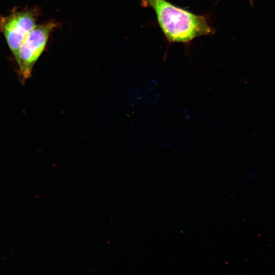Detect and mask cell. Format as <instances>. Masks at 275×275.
<instances>
[{
  "instance_id": "1",
  "label": "cell",
  "mask_w": 275,
  "mask_h": 275,
  "mask_svg": "<svg viewBox=\"0 0 275 275\" xmlns=\"http://www.w3.org/2000/svg\"><path fill=\"white\" fill-rule=\"evenodd\" d=\"M140 1L143 7L154 11L160 28L171 43H188L215 32L205 15L195 14L167 0Z\"/></svg>"
},
{
  "instance_id": "2",
  "label": "cell",
  "mask_w": 275,
  "mask_h": 275,
  "mask_svg": "<svg viewBox=\"0 0 275 275\" xmlns=\"http://www.w3.org/2000/svg\"><path fill=\"white\" fill-rule=\"evenodd\" d=\"M57 26L54 22L36 25L23 42L15 59L24 78L31 75L33 67L44 50L49 34Z\"/></svg>"
},
{
  "instance_id": "3",
  "label": "cell",
  "mask_w": 275,
  "mask_h": 275,
  "mask_svg": "<svg viewBox=\"0 0 275 275\" xmlns=\"http://www.w3.org/2000/svg\"><path fill=\"white\" fill-rule=\"evenodd\" d=\"M36 25L33 14L29 11L15 12L1 18V30L15 58L23 42Z\"/></svg>"
}]
</instances>
